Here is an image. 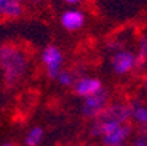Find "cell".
Segmentation results:
<instances>
[{
	"mask_svg": "<svg viewBox=\"0 0 147 146\" xmlns=\"http://www.w3.org/2000/svg\"><path fill=\"white\" fill-rule=\"evenodd\" d=\"M28 67L25 53L13 44L0 45V69L7 86H13L24 77Z\"/></svg>",
	"mask_w": 147,
	"mask_h": 146,
	"instance_id": "cell-1",
	"label": "cell"
},
{
	"mask_svg": "<svg viewBox=\"0 0 147 146\" xmlns=\"http://www.w3.org/2000/svg\"><path fill=\"white\" fill-rule=\"evenodd\" d=\"M131 118V107L127 104L115 102L111 105H107L96 117L92 126L93 136H103L114 130L118 126L128 124Z\"/></svg>",
	"mask_w": 147,
	"mask_h": 146,
	"instance_id": "cell-2",
	"label": "cell"
},
{
	"mask_svg": "<svg viewBox=\"0 0 147 146\" xmlns=\"http://www.w3.org/2000/svg\"><path fill=\"white\" fill-rule=\"evenodd\" d=\"M108 101H109L108 91H105L103 88L99 92H96L90 96H86L85 102H83V107H82L83 115L88 117V118H95L105 107L108 105Z\"/></svg>",
	"mask_w": 147,
	"mask_h": 146,
	"instance_id": "cell-3",
	"label": "cell"
},
{
	"mask_svg": "<svg viewBox=\"0 0 147 146\" xmlns=\"http://www.w3.org/2000/svg\"><path fill=\"white\" fill-rule=\"evenodd\" d=\"M42 61L47 67L48 76L51 79H55L57 75L61 70V63H63V54L55 45H48L44 53H42Z\"/></svg>",
	"mask_w": 147,
	"mask_h": 146,
	"instance_id": "cell-4",
	"label": "cell"
},
{
	"mask_svg": "<svg viewBox=\"0 0 147 146\" xmlns=\"http://www.w3.org/2000/svg\"><path fill=\"white\" fill-rule=\"evenodd\" d=\"M136 67V56L130 51H118L112 57V69L118 75H125Z\"/></svg>",
	"mask_w": 147,
	"mask_h": 146,
	"instance_id": "cell-5",
	"label": "cell"
},
{
	"mask_svg": "<svg viewBox=\"0 0 147 146\" xmlns=\"http://www.w3.org/2000/svg\"><path fill=\"white\" fill-rule=\"evenodd\" d=\"M102 89V82L95 77H82L74 83V92L79 96H90Z\"/></svg>",
	"mask_w": 147,
	"mask_h": 146,
	"instance_id": "cell-6",
	"label": "cell"
},
{
	"mask_svg": "<svg viewBox=\"0 0 147 146\" xmlns=\"http://www.w3.org/2000/svg\"><path fill=\"white\" fill-rule=\"evenodd\" d=\"M131 133V126L130 123L128 124H122V126L115 127L114 130H111L109 133L103 134L102 140L105 143V146H109V145H122V142L127 140V137Z\"/></svg>",
	"mask_w": 147,
	"mask_h": 146,
	"instance_id": "cell-7",
	"label": "cell"
},
{
	"mask_svg": "<svg viewBox=\"0 0 147 146\" xmlns=\"http://www.w3.org/2000/svg\"><path fill=\"white\" fill-rule=\"evenodd\" d=\"M85 24V16L79 10H67L61 16V25L69 31L80 29Z\"/></svg>",
	"mask_w": 147,
	"mask_h": 146,
	"instance_id": "cell-8",
	"label": "cell"
},
{
	"mask_svg": "<svg viewBox=\"0 0 147 146\" xmlns=\"http://www.w3.org/2000/svg\"><path fill=\"white\" fill-rule=\"evenodd\" d=\"M20 0H0V16L2 18H18L22 15Z\"/></svg>",
	"mask_w": 147,
	"mask_h": 146,
	"instance_id": "cell-9",
	"label": "cell"
},
{
	"mask_svg": "<svg viewBox=\"0 0 147 146\" xmlns=\"http://www.w3.org/2000/svg\"><path fill=\"white\" fill-rule=\"evenodd\" d=\"M130 107H131V118H134V121L138 123L141 127L147 129V105L134 102Z\"/></svg>",
	"mask_w": 147,
	"mask_h": 146,
	"instance_id": "cell-10",
	"label": "cell"
},
{
	"mask_svg": "<svg viewBox=\"0 0 147 146\" xmlns=\"http://www.w3.org/2000/svg\"><path fill=\"white\" fill-rule=\"evenodd\" d=\"M147 61V38H141L138 44V51L136 56V67L141 69Z\"/></svg>",
	"mask_w": 147,
	"mask_h": 146,
	"instance_id": "cell-11",
	"label": "cell"
},
{
	"mask_svg": "<svg viewBox=\"0 0 147 146\" xmlns=\"http://www.w3.org/2000/svg\"><path fill=\"white\" fill-rule=\"evenodd\" d=\"M42 136H44L42 129L41 127H34L26 136V145L28 146H36L41 140H42Z\"/></svg>",
	"mask_w": 147,
	"mask_h": 146,
	"instance_id": "cell-12",
	"label": "cell"
},
{
	"mask_svg": "<svg viewBox=\"0 0 147 146\" xmlns=\"http://www.w3.org/2000/svg\"><path fill=\"white\" fill-rule=\"evenodd\" d=\"M57 79L61 85H64V86H69V85H73L74 83V76L67 70H60V73L57 75Z\"/></svg>",
	"mask_w": 147,
	"mask_h": 146,
	"instance_id": "cell-13",
	"label": "cell"
},
{
	"mask_svg": "<svg viewBox=\"0 0 147 146\" xmlns=\"http://www.w3.org/2000/svg\"><path fill=\"white\" fill-rule=\"evenodd\" d=\"M134 146H147V134H140L136 139Z\"/></svg>",
	"mask_w": 147,
	"mask_h": 146,
	"instance_id": "cell-14",
	"label": "cell"
},
{
	"mask_svg": "<svg viewBox=\"0 0 147 146\" xmlns=\"http://www.w3.org/2000/svg\"><path fill=\"white\" fill-rule=\"evenodd\" d=\"M20 2H29V3H41L42 0H20Z\"/></svg>",
	"mask_w": 147,
	"mask_h": 146,
	"instance_id": "cell-15",
	"label": "cell"
},
{
	"mask_svg": "<svg viewBox=\"0 0 147 146\" xmlns=\"http://www.w3.org/2000/svg\"><path fill=\"white\" fill-rule=\"evenodd\" d=\"M66 3H70V5H76V3H79L80 0H64Z\"/></svg>",
	"mask_w": 147,
	"mask_h": 146,
	"instance_id": "cell-16",
	"label": "cell"
},
{
	"mask_svg": "<svg viewBox=\"0 0 147 146\" xmlns=\"http://www.w3.org/2000/svg\"><path fill=\"white\" fill-rule=\"evenodd\" d=\"M144 89L147 91V75H146V77H144Z\"/></svg>",
	"mask_w": 147,
	"mask_h": 146,
	"instance_id": "cell-17",
	"label": "cell"
},
{
	"mask_svg": "<svg viewBox=\"0 0 147 146\" xmlns=\"http://www.w3.org/2000/svg\"><path fill=\"white\" fill-rule=\"evenodd\" d=\"M3 146H16V145H13V143H6V145H3Z\"/></svg>",
	"mask_w": 147,
	"mask_h": 146,
	"instance_id": "cell-18",
	"label": "cell"
},
{
	"mask_svg": "<svg viewBox=\"0 0 147 146\" xmlns=\"http://www.w3.org/2000/svg\"><path fill=\"white\" fill-rule=\"evenodd\" d=\"M109 146H122V145H109Z\"/></svg>",
	"mask_w": 147,
	"mask_h": 146,
	"instance_id": "cell-19",
	"label": "cell"
}]
</instances>
